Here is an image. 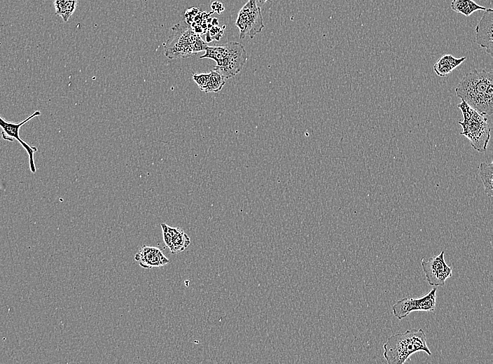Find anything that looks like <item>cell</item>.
Segmentation results:
<instances>
[{
    "mask_svg": "<svg viewBox=\"0 0 493 364\" xmlns=\"http://www.w3.org/2000/svg\"><path fill=\"white\" fill-rule=\"evenodd\" d=\"M466 59V57H454L452 55H444L433 65V71L438 76L445 77Z\"/></svg>",
    "mask_w": 493,
    "mask_h": 364,
    "instance_id": "obj_13",
    "label": "cell"
},
{
    "mask_svg": "<svg viewBox=\"0 0 493 364\" xmlns=\"http://www.w3.org/2000/svg\"><path fill=\"white\" fill-rule=\"evenodd\" d=\"M482 17L475 26V41L490 56L493 55V9L487 8L484 10Z\"/></svg>",
    "mask_w": 493,
    "mask_h": 364,
    "instance_id": "obj_10",
    "label": "cell"
},
{
    "mask_svg": "<svg viewBox=\"0 0 493 364\" xmlns=\"http://www.w3.org/2000/svg\"><path fill=\"white\" fill-rule=\"evenodd\" d=\"M205 53L200 59H211L216 62L215 70L225 79L230 78L240 72L248 59L247 52L240 43L229 41L221 46H207Z\"/></svg>",
    "mask_w": 493,
    "mask_h": 364,
    "instance_id": "obj_3",
    "label": "cell"
},
{
    "mask_svg": "<svg viewBox=\"0 0 493 364\" xmlns=\"http://www.w3.org/2000/svg\"><path fill=\"white\" fill-rule=\"evenodd\" d=\"M457 106L463 115V120L459 122L463 128L461 134L468 139L471 146L475 150L485 152L491 132L487 118L463 100L457 104Z\"/></svg>",
    "mask_w": 493,
    "mask_h": 364,
    "instance_id": "obj_5",
    "label": "cell"
},
{
    "mask_svg": "<svg viewBox=\"0 0 493 364\" xmlns=\"http://www.w3.org/2000/svg\"><path fill=\"white\" fill-rule=\"evenodd\" d=\"M383 356L389 364H403L416 352H431L426 344V337L422 329L412 328L390 336L383 345Z\"/></svg>",
    "mask_w": 493,
    "mask_h": 364,
    "instance_id": "obj_2",
    "label": "cell"
},
{
    "mask_svg": "<svg viewBox=\"0 0 493 364\" xmlns=\"http://www.w3.org/2000/svg\"><path fill=\"white\" fill-rule=\"evenodd\" d=\"M163 240L172 254L183 251L190 243L189 237L183 230L161 224Z\"/></svg>",
    "mask_w": 493,
    "mask_h": 364,
    "instance_id": "obj_11",
    "label": "cell"
},
{
    "mask_svg": "<svg viewBox=\"0 0 493 364\" xmlns=\"http://www.w3.org/2000/svg\"><path fill=\"white\" fill-rule=\"evenodd\" d=\"M451 8L456 13L468 17L477 10H486L487 8L476 4L473 0H452Z\"/></svg>",
    "mask_w": 493,
    "mask_h": 364,
    "instance_id": "obj_14",
    "label": "cell"
},
{
    "mask_svg": "<svg viewBox=\"0 0 493 364\" xmlns=\"http://www.w3.org/2000/svg\"><path fill=\"white\" fill-rule=\"evenodd\" d=\"M436 288L417 298H403L392 305V312L396 318L401 320L414 311H434L436 302Z\"/></svg>",
    "mask_w": 493,
    "mask_h": 364,
    "instance_id": "obj_7",
    "label": "cell"
},
{
    "mask_svg": "<svg viewBox=\"0 0 493 364\" xmlns=\"http://www.w3.org/2000/svg\"><path fill=\"white\" fill-rule=\"evenodd\" d=\"M478 174L484 186L485 192L492 197L493 194L492 189V176H493V162L486 163L481 162L478 166Z\"/></svg>",
    "mask_w": 493,
    "mask_h": 364,
    "instance_id": "obj_15",
    "label": "cell"
},
{
    "mask_svg": "<svg viewBox=\"0 0 493 364\" xmlns=\"http://www.w3.org/2000/svg\"><path fill=\"white\" fill-rule=\"evenodd\" d=\"M165 43V55L171 59L187 58L204 50L207 45L190 26L179 23Z\"/></svg>",
    "mask_w": 493,
    "mask_h": 364,
    "instance_id": "obj_4",
    "label": "cell"
},
{
    "mask_svg": "<svg viewBox=\"0 0 493 364\" xmlns=\"http://www.w3.org/2000/svg\"><path fill=\"white\" fill-rule=\"evenodd\" d=\"M39 115H41V112L39 111H35L32 114L26 118L25 120L18 122L7 121L0 116V127L2 129V138L4 140H7L9 141H13L14 140H17L20 144V145L25 149L29 157V169L33 174H35L36 172L34 155L36 151H38V148L34 146H30L29 144H27L20 138V129L22 125L26 124L30 120Z\"/></svg>",
    "mask_w": 493,
    "mask_h": 364,
    "instance_id": "obj_8",
    "label": "cell"
},
{
    "mask_svg": "<svg viewBox=\"0 0 493 364\" xmlns=\"http://www.w3.org/2000/svg\"><path fill=\"white\" fill-rule=\"evenodd\" d=\"M421 265L427 283L433 286H443L447 279L452 275V269L444 259V251L426 260L421 259Z\"/></svg>",
    "mask_w": 493,
    "mask_h": 364,
    "instance_id": "obj_9",
    "label": "cell"
},
{
    "mask_svg": "<svg viewBox=\"0 0 493 364\" xmlns=\"http://www.w3.org/2000/svg\"><path fill=\"white\" fill-rule=\"evenodd\" d=\"M78 0H55V14L67 22L76 10Z\"/></svg>",
    "mask_w": 493,
    "mask_h": 364,
    "instance_id": "obj_16",
    "label": "cell"
},
{
    "mask_svg": "<svg viewBox=\"0 0 493 364\" xmlns=\"http://www.w3.org/2000/svg\"><path fill=\"white\" fill-rule=\"evenodd\" d=\"M134 259L144 268L161 267L169 262L161 250L148 246H143L135 254Z\"/></svg>",
    "mask_w": 493,
    "mask_h": 364,
    "instance_id": "obj_12",
    "label": "cell"
},
{
    "mask_svg": "<svg viewBox=\"0 0 493 364\" xmlns=\"http://www.w3.org/2000/svg\"><path fill=\"white\" fill-rule=\"evenodd\" d=\"M235 25L239 29L240 39H244L246 36L252 39L263 31L265 27L263 18L256 0H248L241 8L237 14Z\"/></svg>",
    "mask_w": 493,
    "mask_h": 364,
    "instance_id": "obj_6",
    "label": "cell"
},
{
    "mask_svg": "<svg viewBox=\"0 0 493 364\" xmlns=\"http://www.w3.org/2000/svg\"><path fill=\"white\" fill-rule=\"evenodd\" d=\"M225 83V78L216 70L213 69L209 73L208 82L204 92H218Z\"/></svg>",
    "mask_w": 493,
    "mask_h": 364,
    "instance_id": "obj_17",
    "label": "cell"
},
{
    "mask_svg": "<svg viewBox=\"0 0 493 364\" xmlns=\"http://www.w3.org/2000/svg\"><path fill=\"white\" fill-rule=\"evenodd\" d=\"M457 96L484 115L493 113V73L473 70L466 74L455 88Z\"/></svg>",
    "mask_w": 493,
    "mask_h": 364,
    "instance_id": "obj_1",
    "label": "cell"
},
{
    "mask_svg": "<svg viewBox=\"0 0 493 364\" xmlns=\"http://www.w3.org/2000/svg\"><path fill=\"white\" fill-rule=\"evenodd\" d=\"M209 78V73L207 74H194L193 75V79L197 85L198 88L201 91H204Z\"/></svg>",
    "mask_w": 493,
    "mask_h": 364,
    "instance_id": "obj_18",
    "label": "cell"
},
{
    "mask_svg": "<svg viewBox=\"0 0 493 364\" xmlns=\"http://www.w3.org/2000/svg\"><path fill=\"white\" fill-rule=\"evenodd\" d=\"M267 1H269V0H258L259 3L261 4H265Z\"/></svg>",
    "mask_w": 493,
    "mask_h": 364,
    "instance_id": "obj_19",
    "label": "cell"
}]
</instances>
